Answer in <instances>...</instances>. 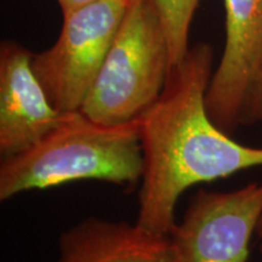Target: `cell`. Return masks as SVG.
I'll return each instance as SVG.
<instances>
[{
    "mask_svg": "<svg viewBox=\"0 0 262 262\" xmlns=\"http://www.w3.org/2000/svg\"><path fill=\"white\" fill-rule=\"evenodd\" d=\"M212 62L209 44L189 48L170 71L157 102L140 117L143 173L136 222L155 233L171 231L176 204L186 189L262 166V147L237 142L209 116Z\"/></svg>",
    "mask_w": 262,
    "mask_h": 262,
    "instance_id": "6da1fadb",
    "label": "cell"
},
{
    "mask_svg": "<svg viewBox=\"0 0 262 262\" xmlns=\"http://www.w3.org/2000/svg\"><path fill=\"white\" fill-rule=\"evenodd\" d=\"M142 173L140 118L108 125L74 111L29 148L3 158L0 201L84 180L133 188Z\"/></svg>",
    "mask_w": 262,
    "mask_h": 262,
    "instance_id": "7a4b0ae2",
    "label": "cell"
},
{
    "mask_svg": "<svg viewBox=\"0 0 262 262\" xmlns=\"http://www.w3.org/2000/svg\"><path fill=\"white\" fill-rule=\"evenodd\" d=\"M171 71L169 42L153 0H133L80 111L116 125L157 102Z\"/></svg>",
    "mask_w": 262,
    "mask_h": 262,
    "instance_id": "3957f363",
    "label": "cell"
},
{
    "mask_svg": "<svg viewBox=\"0 0 262 262\" xmlns=\"http://www.w3.org/2000/svg\"><path fill=\"white\" fill-rule=\"evenodd\" d=\"M133 0H94L63 15L60 35L33 55V71L58 112L80 111Z\"/></svg>",
    "mask_w": 262,
    "mask_h": 262,
    "instance_id": "277c9868",
    "label": "cell"
},
{
    "mask_svg": "<svg viewBox=\"0 0 262 262\" xmlns=\"http://www.w3.org/2000/svg\"><path fill=\"white\" fill-rule=\"evenodd\" d=\"M262 215V182L231 192L199 189L169 232L170 262H248Z\"/></svg>",
    "mask_w": 262,
    "mask_h": 262,
    "instance_id": "5b68a950",
    "label": "cell"
},
{
    "mask_svg": "<svg viewBox=\"0 0 262 262\" xmlns=\"http://www.w3.org/2000/svg\"><path fill=\"white\" fill-rule=\"evenodd\" d=\"M224 54L212 73L206 108L216 125L233 135L241 125L262 62V0H224Z\"/></svg>",
    "mask_w": 262,
    "mask_h": 262,
    "instance_id": "8992f818",
    "label": "cell"
},
{
    "mask_svg": "<svg viewBox=\"0 0 262 262\" xmlns=\"http://www.w3.org/2000/svg\"><path fill=\"white\" fill-rule=\"evenodd\" d=\"M33 52L14 40L0 45V153L17 155L37 143L60 122L33 71Z\"/></svg>",
    "mask_w": 262,
    "mask_h": 262,
    "instance_id": "52a82bcc",
    "label": "cell"
},
{
    "mask_svg": "<svg viewBox=\"0 0 262 262\" xmlns=\"http://www.w3.org/2000/svg\"><path fill=\"white\" fill-rule=\"evenodd\" d=\"M56 262H170L169 238L137 222L89 216L60 235Z\"/></svg>",
    "mask_w": 262,
    "mask_h": 262,
    "instance_id": "ba28073f",
    "label": "cell"
},
{
    "mask_svg": "<svg viewBox=\"0 0 262 262\" xmlns=\"http://www.w3.org/2000/svg\"><path fill=\"white\" fill-rule=\"evenodd\" d=\"M169 42L171 70L189 50V28L199 0H153Z\"/></svg>",
    "mask_w": 262,
    "mask_h": 262,
    "instance_id": "9c48e42d",
    "label": "cell"
},
{
    "mask_svg": "<svg viewBox=\"0 0 262 262\" xmlns=\"http://www.w3.org/2000/svg\"><path fill=\"white\" fill-rule=\"evenodd\" d=\"M262 123V62L256 83L245 108L243 124Z\"/></svg>",
    "mask_w": 262,
    "mask_h": 262,
    "instance_id": "30bf717a",
    "label": "cell"
},
{
    "mask_svg": "<svg viewBox=\"0 0 262 262\" xmlns=\"http://www.w3.org/2000/svg\"><path fill=\"white\" fill-rule=\"evenodd\" d=\"M94 0H57L58 5L62 10V14H68V12L73 11V10L80 8V6L89 4Z\"/></svg>",
    "mask_w": 262,
    "mask_h": 262,
    "instance_id": "8fae6325",
    "label": "cell"
},
{
    "mask_svg": "<svg viewBox=\"0 0 262 262\" xmlns=\"http://www.w3.org/2000/svg\"><path fill=\"white\" fill-rule=\"evenodd\" d=\"M256 235H258V237L262 238V215H261L260 221H258V225H257V228H256Z\"/></svg>",
    "mask_w": 262,
    "mask_h": 262,
    "instance_id": "7c38bea8",
    "label": "cell"
},
{
    "mask_svg": "<svg viewBox=\"0 0 262 262\" xmlns=\"http://www.w3.org/2000/svg\"><path fill=\"white\" fill-rule=\"evenodd\" d=\"M260 251H261V254H262V244H261V247H260Z\"/></svg>",
    "mask_w": 262,
    "mask_h": 262,
    "instance_id": "4fadbf2b",
    "label": "cell"
}]
</instances>
